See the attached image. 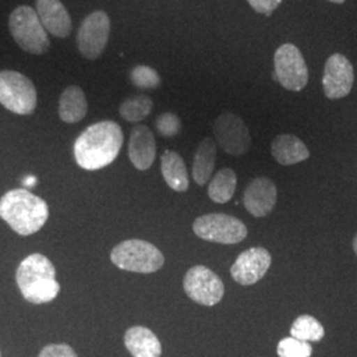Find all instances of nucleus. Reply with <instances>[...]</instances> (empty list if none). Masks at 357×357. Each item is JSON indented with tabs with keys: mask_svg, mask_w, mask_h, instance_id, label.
<instances>
[{
	"mask_svg": "<svg viewBox=\"0 0 357 357\" xmlns=\"http://www.w3.org/2000/svg\"><path fill=\"white\" fill-rule=\"evenodd\" d=\"M123 144V131L113 121H102L86 128L75 142L77 165L97 171L112 165Z\"/></svg>",
	"mask_w": 357,
	"mask_h": 357,
	"instance_id": "nucleus-1",
	"label": "nucleus"
},
{
	"mask_svg": "<svg viewBox=\"0 0 357 357\" xmlns=\"http://www.w3.org/2000/svg\"><path fill=\"white\" fill-rule=\"evenodd\" d=\"M0 217L17 234L31 236L48 221L50 206L28 190H11L0 199Z\"/></svg>",
	"mask_w": 357,
	"mask_h": 357,
	"instance_id": "nucleus-2",
	"label": "nucleus"
},
{
	"mask_svg": "<svg viewBox=\"0 0 357 357\" xmlns=\"http://www.w3.org/2000/svg\"><path fill=\"white\" fill-rule=\"evenodd\" d=\"M16 283L23 298L33 305L50 303L61 290L54 265L40 253L28 255L22 261L16 270Z\"/></svg>",
	"mask_w": 357,
	"mask_h": 357,
	"instance_id": "nucleus-3",
	"label": "nucleus"
},
{
	"mask_svg": "<svg viewBox=\"0 0 357 357\" xmlns=\"http://www.w3.org/2000/svg\"><path fill=\"white\" fill-rule=\"evenodd\" d=\"M8 26L15 43L26 53L38 56L50 50L48 32L41 24L36 10L29 6L15 8L10 15Z\"/></svg>",
	"mask_w": 357,
	"mask_h": 357,
	"instance_id": "nucleus-4",
	"label": "nucleus"
},
{
	"mask_svg": "<svg viewBox=\"0 0 357 357\" xmlns=\"http://www.w3.org/2000/svg\"><path fill=\"white\" fill-rule=\"evenodd\" d=\"M110 259L116 268L151 274L165 266V255L151 243L143 240H128L118 243L110 253Z\"/></svg>",
	"mask_w": 357,
	"mask_h": 357,
	"instance_id": "nucleus-5",
	"label": "nucleus"
},
{
	"mask_svg": "<svg viewBox=\"0 0 357 357\" xmlns=\"http://www.w3.org/2000/svg\"><path fill=\"white\" fill-rule=\"evenodd\" d=\"M0 103L15 114H32L38 106V91L24 75L15 70H1Z\"/></svg>",
	"mask_w": 357,
	"mask_h": 357,
	"instance_id": "nucleus-6",
	"label": "nucleus"
},
{
	"mask_svg": "<svg viewBox=\"0 0 357 357\" xmlns=\"http://www.w3.org/2000/svg\"><path fill=\"white\" fill-rule=\"evenodd\" d=\"M192 229L195 234L209 243L234 245L248 236V228L241 220L225 213H208L195 220Z\"/></svg>",
	"mask_w": 357,
	"mask_h": 357,
	"instance_id": "nucleus-7",
	"label": "nucleus"
},
{
	"mask_svg": "<svg viewBox=\"0 0 357 357\" xmlns=\"http://www.w3.org/2000/svg\"><path fill=\"white\" fill-rule=\"evenodd\" d=\"M273 78L284 89L301 91L308 82V69L301 51L294 44H283L274 54Z\"/></svg>",
	"mask_w": 357,
	"mask_h": 357,
	"instance_id": "nucleus-8",
	"label": "nucleus"
},
{
	"mask_svg": "<svg viewBox=\"0 0 357 357\" xmlns=\"http://www.w3.org/2000/svg\"><path fill=\"white\" fill-rule=\"evenodd\" d=\"M110 17L105 11L88 15L77 32V48L86 60H97L102 56L110 38Z\"/></svg>",
	"mask_w": 357,
	"mask_h": 357,
	"instance_id": "nucleus-9",
	"label": "nucleus"
},
{
	"mask_svg": "<svg viewBox=\"0 0 357 357\" xmlns=\"http://www.w3.org/2000/svg\"><path fill=\"white\" fill-rule=\"evenodd\" d=\"M183 286L188 298L202 306H215L221 302L225 294L220 277L203 265H196L187 271Z\"/></svg>",
	"mask_w": 357,
	"mask_h": 357,
	"instance_id": "nucleus-10",
	"label": "nucleus"
},
{
	"mask_svg": "<svg viewBox=\"0 0 357 357\" xmlns=\"http://www.w3.org/2000/svg\"><path fill=\"white\" fill-rule=\"evenodd\" d=\"M213 134L218 146L229 155L241 156L250 150V131L238 115L233 113L218 115L213 123Z\"/></svg>",
	"mask_w": 357,
	"mask_h": 357,
	"instance_id": "nucleus-11",
	"label": "nucleus"
},
{
	"mask_svg": "<svg viewBox=\"0 0 357 357\" xmlns=\"http://www.w3.org/2000/svg\"><path fill=\"white\" fill-rule=\"evenodd\" d=\"M355 82V70L348 59L335 53L327 60L323 75V89L327 98L340 100L347 97Z\"/></svg>",
	"mask_w": 357,
	"mask_h": 357,
	"instance_id": "nucleus-12",
	"label": "nucleus"
},
{
	"mask_svg": "<svg viewBox=\"0 0 357 357\" xmlns=\"http://www.w3.org/2000/svg\"><path fill=\"white\" fill-rule=\"evenodd\" d=\"M271 266V255L265 248H250L237 257L230 268L233 280L243 284L252 286L261 281Z\"/></svg>",
	"mask_w": 357,
	"mask_h": 357,
	"instance_id": "nucleus-13",
	"label": "nucleus"
},
{
	"mask_svg": "<svg viewBox=\"0 0 357 357\" xmlns=\"http://www.w3.org/2000/svg\"><path fill=\"white\" fill-rule=\"evenodd\" d=\"M277 203V187L268 178H257L243 192V205L252 216L265 217Z\"/></svg>",
	"mask_w": 357,
	"mask_h": 357,
	"instance_id": "nucleus-14",
	"label": "nucleus"
},
{
	"mask_svg": "<svg viewBox=\"0 0 357 357\" xmlns=\"http://www.w3.org/2000/svg\"><path fill=\"white\" fill-rule=\"evenodd\" d=\"M128 158L132 166L139 171H146L153 166L156 158V142L149 126L137 125L131 130Z\"/></svg>",
	"mask_w": 357,
	"mask_h": 357,
	"instance_id": "nucleus-15",
	"label": "nucleus"
},
{
	"mask_svg": "<svg viewBox=\"0 0 357 357\" xmlns=\"http://www.w3.org/2000/svg\"><path fill=\"white\" fill-rule=\"evenodd\" d=\"M36 13L45 31L54 38L70 35L72 19L61 0H36Z\"/></svg>",
	"mask_w": 357,
	"mask_h": 357,
	"instance_id": "nucleus-16",
	"label": "nucleus"
},
{
	"mask_svg": "<svg viewBox=\"0 0 357 357\" xmlns=\"http://www.w3.org/2000/svg\"><path fill=\"white\" fill-rule=\"evenodd\" d=\"M125 345L132 357H160L162 344L151 330L135 326L125 333Z\"/></svg>",
	"mask_w": 357,
	"mask_h": 357,
	"instance_id": "nucleus-17",
	"label": "nucleus"
},
{
	"mask_svg": "<svg viewBox=\"0 0 357 357\" xmlns=\"http://www.w3.org/2000/svg\"><path fill=\"white\" fill-rule=\"evenodd\" d=\"M271 153L282 166H293L305 162L310 156L306 144L298 137L290 134H282L275 137V139L271 143Z\"/></svg>",
	"mask_w": 357,
	"mask_h": 357,
	"instance_id": "nucleus-18",
	"label": "nucleus"
},
{
	"mask_svg": "<svg viewBox=\"0 0 357 357\" xmlns=\"http://www.w3.org/2000/svg\"><path fill=\"white\" fill-rule=\"evenodd\" d=\"M217 146L212 138L200 142L192 165V178L197 185H205L213 175L216 166Z\"/></svg>",
	"mask_w": 357,
	"mask_h": 357,
	"instance_id": "nucleus-19",
	"label": "nucleus"
},
{
	"mask_svg": "<svg viewBox=\"0 0 357 357\" xmlns=\"http://www.w3.org/2000/svg\"><path fill=\"white\" fill-rule=\"evenodd\" d=\"M160 171L168 187L176 192H185L190 188V178L185 162L175 151L167 150L160 158Z\"/></svg>",
	"mask_w": 357,
	"mask_h": 357,
	"instance_id": "nucleus-20",
	"label": "nucleus"
},
{
	"mask_svg": "<svg viewBox=\"0 0 357 357\" xmlns=\"http://www.w3.org/2000/svg\"><path fill=\"white\" fill-rule=\"evenodd\" d=\"M88 100L77 85H70L63 91L59 102V115L65 123H77L88 114Z\"/></svg>",
	"mask_w": 357,
	"mask_h": 357,
	"instance_id": "nucleus-21",
	"label": "nucleus"
},
{
	"mask_svg": "<svg viewBox=\"0 0 357 357\" xmlns=\"http://www.w3.org/2000/svg\"><path fill=\"white\" fill-rule=\"evenodd\" d=\"M237 188V175L231 168H221L209 181L208 196L217 204H225L231 200Z\"/></svg>",
	"mask_w": 357,
	"mask_h": 357,
	"instance_id": "nucleus-22",
	"label": "nucleus"
},
{
	"mask_svg": "<svg viewBox=\"0 0 357 357\" xmlns=\"http://www.w3.org/2000/svg\"><path fill=\"white\" fill-rule=\"evenodd\" d=\"M153 100L146 94L128 97L119 105V114L128 122H141L153 112Z\"/></svg>",
	"mask_w": 357,
	"mask_h": 357,
	"instance_id": "nucleus-23",
	"label": "nucleus"
},
{
	"mask_svg": "<svg viewBox=\"0 0 357 357\" xmlns=\"http://www.w3.org/2000/svg\"><path fill=\"white\" fill-rule=\"evenodd\" d=\"M291 337L302 342H320L324 337V327L319 320L310 315H302L296 318L291 326Z\"/></svg>",
	"mask_w": 357,
	"mask_h": 357,
	"instance_id": "nucleus-24",
	"label": "nucleus"
},
{
	"mask_svg": "<svg viewBox=\"0 0 357 357\" xmlns=\"http://www.w3.org/2000/svg\"><path fill=\"white\" fill-rule=\"evenodd\" d=\"M130 81L138 89L149 90L156 89L162 84V78L159 73L147 65H137L130 72Z\"/></svg>",
	"mask_w": 357,
	"mask_h": 357,
	"instance_id": "nucleus-25",
	"label": "nucleus"
},
{
	"mask_svg": "<svg viewBox=\"0 0 357 357\" xmlns=\"http://www.w3.org/2000/svg\"><path fill=\"white\" fill-rule=\"evenodd\" d=\"M277 354L280 357H311L312 347L295 337H284L278 343Z\"/></svg>",
	"mask_w": 357,
	"mask_h": 357,
	"instance_id": "nucleus-26",
	"label": "nucleus"
},
{
	"mask_svg": "<svg viewBox=\"0 0 357 357\" xmlns=\"http://www.w3.org/2000/svg\"><path fill=\"white\" fill-rule=\"evenodd\" d=\"M155 126L162 137L172 138V137H176L180 132L181 122L178 115L174 113H163L156 118Z\"/></svg>",
	"mask_w": 357,
	"mask_h": 357,
	"instance_id": "nucleus-27",
	"label": "nucleus"
},
{
	"mask_svg": "<svg viewBox=\"0 0 357 357\" xmlns=\"http://www.w3.org/2000/svg\"><path fill=\"white\" fill-rule=\"evenodd\" d=\"M38 357H78L75 349L68 344H50L44 347Z\"/></svg>",
	"mask_w": 357,
	"mask_h": 357,
	"instance_id": "nucleus-28",
	"label": "nucleus"
},
{
	"mask_svg": "<svg viewBox=\"0 0 357 357\" xmlns=\"http://www.w3.org/2000/svg\"><path fill=\"white\" fill-rule=\"evenodd\" d=\"M283 0H248V3L252 6V8L255 13H264L266 16H270L280 7Z\"/></svg>",
	"mask_w": 357,
	"mask_h": 357,
	"instance_id": "nucleus-29",
	"label": "nucleus"
},
{
	"mask_svg": "<svg viewBox=\"0 0 357 357\" xmlns=\"http://www.w3.org/2000/svg\"><path fill=\"white\" fill-rule=\"evenodd\" d=\"M35 183H36V178H33V176L26 178L24 180V184H26V187H32V185H35Z\"/></svg>",
	"mask_w": 357,
	"mask_h": 357,
	"instance_id": "nucleus-30",
	"label": "nucleus"
},
{
	"mask_svg": "<svg viewBox=\"0 0 357 357\" xmlns=\"http://www.w3.org/2000/svg\"><path fill=\"white\" fill-rule=\"evenodd\" d=\"M354 250H355V253L357 255V234L355 236V238H354Z\"/></svg>",
	"mask_w": 357,
	"mask_h": 357,
	"instance_id": "nucleus-31",
	"label": "nucleus"
},
{
	"mask_svg": "<svg viewBox=\"0 0 357 357\" xmlns=\"http://www.w3.org/2000/svg\"><path fill=\"white\" fill-rule=\"evenodd\" d=\"M328 1L336 3V4H342V3H344L345 0H328Z\"/></svg>",
	"mask_w": 357,
	"mask_h": 357,
	"instance_id": "nucleus-32",
	"label": "nucleus"
}]
</instances>
